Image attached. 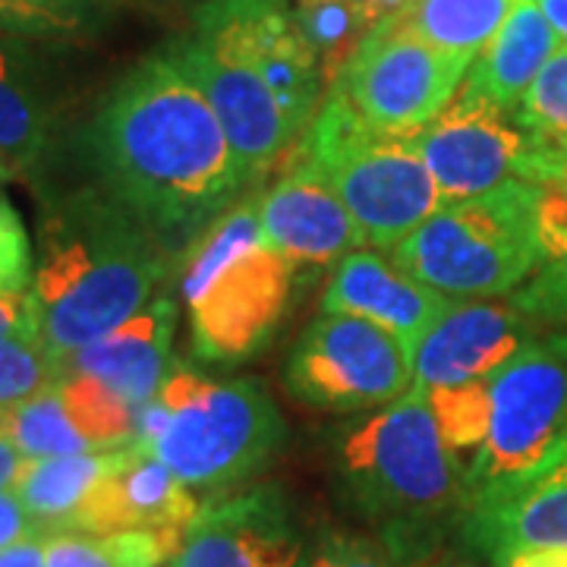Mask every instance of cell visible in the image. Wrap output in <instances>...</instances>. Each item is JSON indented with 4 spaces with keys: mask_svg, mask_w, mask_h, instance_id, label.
Wrapping results in <instances>:
<instances>
[{
    "mask_svg": "<svg viewBox=\"0 0 567 567\" xmlns=\"http://www.w3.org/2000/svg\"><path fill=\"white\" fill-rule=\"evenodd\" d=\"M41 324H44V316H41V303L39 297H35V290L0 297V341L44 338Z\"/></svg>",
    "mask_w": 567,
    "mask_h": 567,
    "instance_id": "8d00e7d4",
    "label": "cell"
},
{
    "mask_svg": "<svg viewBox=\"0 0 567 567\" xmlns=\"http://www.w3.org/2000/svg\"><path fill=\"white\" fill-rule=\"evenodd\" d=\"M391 259L447 300L507 297L546 265L539 186L514 177L476 199L442 205Z\"/></svg>",
    "mask_w": 567,
    "mask_h": 567,
    "instance_id": "5b68a950",
    "label": "cell"
},
{
    "mask_svg": "<svg viewBox=\"0 0 567 567\" xmlns=\"http://www.w3.org/2000/svg\"><path fill=\"white\" fill-rule=\"evenodd\" d=\"M473 61L432 48L401 17L382 20L331 82L372 130L416 140L457 99Z\"/></svg>",
    "mask_w": 567,
    "mask_h": 567,
    "instance_id": "9c48e42d",
    "label": "cell"
},
{
    "mask_svg": "<svg viewBox=\"0 0 567 567\" xmlns=\"http://www.w3.org/2000/svg\"><path fill=\"white\" fill-rule=\"evenodd\" d=\"M413 145L442 193V205L476 199L514 177L524 181L529 158L524 130L464 89Z\"/></svg>",
    "mask_w": 567,
    "mask_h": 567,
    "instance_id": "7c38bea8",
    "label": "cell"
},
{
    "mask_svg": "<svg viewBox=\"0 0 567 567\" xmlns=\"http://www.w3.org/2000/svg\"><path fill=\"white\" fill-rule=\"evenodd\" d=\"M290 10L319 61L324 85L331 89V82L344 73L347 63L360 51L372 25L353 0H297L290 3Z\"/></svg>",
    "mask_w": 567,
    "mask_h": 567,
    "instance_id": "f1b7e54d",
    "label": "cell"
},
{
    "mask_svg": "<svg viewBox=\"0 0 567 567\" xmlns=\"http://www.w3.org/2000/svg\"><path fill=\"white\" fill-rule=\"evenodd\" d=\"M338 470L353 505L372 520L413 527L445 514L464 517V464L447 451L423 388L347 429Z\"/></svg>",
    "mask_w": 567,
    "mask_h": 567,
    "instance_id": "52a82bcc",
    "label": "cell"
},
{
    "mask_svg": "<svg viewBox=\"0 0 567 567\" xmlns=\"http://www.w3.org/2000/svg\"><path fill=\"white\" fill-rule=\"evenodd\" d=\"M17 177V167L13 164L7 162L3 155H0V183H7V181H13Z\"/></svg>",
    "mask_w": 567,
    "mask_h": 567,
    "instance_id": "f6af8a7d",
    "label": "cell"
},
{
    "mask_svg": "<svg viewBox=\"0 0 567 567\" xmlns=\"http://www.w3.org/2000/svg\"><path fill=\"white\" fill-rule=\"evenodd\" d=\"M95 22L92 0H0V32L25 39H76Z\"/></svg>",
    "mask_w": 567,
    "mask_h": 567,
    "instance_id": "4dcf8cb0",
    "label": "cell"
},
{
    "mask_svg": "<svg viewBox=\"0 0 567 567\" xmlns=\"http://www.w3.org/2000/svg\"><path fill=\"white\" fill-rule=\"evenodd\" d=\"M259 227L265 244L300 268L341 262L365 244L360 224L338 193L297 158H290L287 174L259 196Z\"/></svg>",
    "mask_w": 567,
    "mask_h": 567,
    "instance_id": "e0dca14e",
    "label": "cell"
},
{
    "mask_svg": "<svg viewBox=\"0 0 567 567\" xmlns=\"http://www.w3.org/2000/svg\"><path fill=\"white\" fill-rule=\"evenodd\" d=\"M171 268L174 252L102 186L48 203L32 284L44 344L70 357L102 341L152 303Z\"/></svg>",
    "mask_w": 567,
    "mask_h": 567,
    "instance_id": "7a4b0ae2",
    "label": "cell"
},
{
    "mask_svg": "<svg viewBox=\"0 0 567 567\" xmlns=\"http://www.w3.org/2000/svg\"><path fill=\"white\" fill-rule=\"evenodd\" d=\"M0 435L17 447L22 457H63V454L92 451L70 420L58 385L20 404L0 406Z\"/></svg>",
    "mask_w": 567,
    "mask_h": 567,
    "instance_id": "83f0119b",
    "label": "cell"
},
{
    "mask_svg": "<svg viewBox=\"0 0 567 567\" xmlns=\"http://www.w3.org/2000/svg\"><path fill=\"white\" fill-rule=\"evenodd\" d=\"M287 388L324 413L382 410L413 388V350L379 324L322 312L287 360Z\"/></svg>",
    "mask_w": 567,
    "mask_h": 567,
    "instance_id": "30bf717a",
    "label": "cell"
},
{
    "mask_svg": "<svg viewBox=\"0 0 567 567\" xmlns=\"http://www.w3.org/2000/svg\"><path fill=\"white\" fill-rule=\"evenodd\" d=\"M177 331V303L162 293L130 322L104 334L102 341L63 357L66 375H92L111 385L133 406H145L171 375V347Z\"/></svg>",
    "mask_w": 567,
    "mask_h": 567,
    "instance_id": "d6986e66",
    "label": "cell"
},
{
    "mask_svg": "<svg viewBox=\"0 0 567 567\" xmlns=\"http://www.w3.org/2000/svg\"><path fill=\"white\" fill-rule=\"evenodd\" d=\"M447 306V297L406 275L391 256H379L372 249L347 252L322 293V312L365 319L404 338L410 347Z\"/></svg>",
    "mask_w": 567,
    "mask_h": 567,
    "instance_id": "ac0fdd59",
    "label": "cell"
},
{
    "mask_svg": "<svg viewBox=\"0 0 567 567\" xmlns=\"http://www.w3.org/2000/svg\"><path fill=\"white\" fill-rule=\"evenodd\" d=\"M539 237L546 249V262L567 252V164L539 186Z\"/></svg>",
    "mask_w": 567,
    "mask_h": 567,
    "instance_id": "d590c367",
    "label": "cell"
},
{
    "mask_svg": "<svg viewBox=\"0 0 567 567\" xmlns=\"http://www.w3.org/2000/svg\"><path fill=\"white\" fill-rule=\"evenodd\" d=\"M249 61L262 73L268 92L281 107L287 130L300 140L322 102V70L306 44L287 0H212Z\"/></svg>",
    "mask_w": 567,
    "mask_h": 567,
    "instance_id": "9a60e30c",
    "label": "cell"
},
{
    "mask_svg": "<svg viewBox=\"0 0 567 567\" xmlns=\"http://www.w3.org/2000/svg\"><path fill=\"white\" fill-rule=\"evenodd\" d=\"M63 379V357L44 338L0 341V406L29 401Z\"/></svg>",
    "mask_w": 567,
    "mask_h": 567,
    "instance_id": "1f68e13d",
    "label": "cell"
},
{
    "mask_svg": "<svg viewBox=\"0 0 567 567\" xmlns=\"http://www.w3.org/2000/svg\"><path fill=\"white\" fill-rule=\"evenodd\" d=\"M99 186L171 252L186 249L246 189L224 126L171 48L133 63L85 133Z\"/></svg>",
    "mask_w": 567,
    "mask_h": 567,
    "instance_id": "6da1fadb",
    "label": "cell"
},
{
    "mask_svg": "<svg viewBox=\"0 0 567 567\" xmlns=\"http://www.w3.org/2000/svg\"><path fill=\"white\" fill-rule=\"evenodd\" d=\"M177 265L199 360L246 363L275 341L297 297L300 265L262 240L256 196L218 215L183 249Z\"/></svg>",
    "mask_w": 567,
    "mask_h": 567,
    "instance_id": "3957f363",
    "label": "cell"
},
{
    "mask_svg": "<svg viewBox=\"0 0 567 567\" xmlns=\"http://www.w3.org/2000/svg\"><path fill=\"white\" fill-rule=\"evenodd\" d=\"M58 391L70 420L92 451H117L136 442L140 406L130 404L111 385L92 375H66L58 382Z\"/></svg>",
    "mask_w": 567,
    "mask_h": 567,
    "instance_id": "4316f807",
    "label": "cell"
},
{
    "mask_svg": "<svg viewBox=\"0 0 567 567\" xmlns=\"http://www.w3.org/2000/svg\"><path fill=\"white\" fill-rule=\"evenodd\" d=\"M309 567H398L391 548L365 536L324 533L309 551Z\"/></svg>",
    "mask_w": 567,
    "mask_h": 567,
    "instance_id": "e575fe53",
    "label": "cell"
},
{
    "mask_svg": "<svg viewBox=\"0 0 567 567\" xmlns=\"http://www.w3.org/2000/svg\"><path fill=\"white\" fill-rule=\"evenodd\" d=\"M514 3L517 0H413L401 20L432 48L476 61L505 25Z\"/></svg>",
    "mask_w": 567,
    "mask_h": 567,
    "instance_id": "cb8c5ba5",
    "label": "cell"
},
{
    "mask_svg": "<svg viewBox=\"0 0 567 567\" xmlns=\"http://www.w3.org/2000/svg\"><path fill=\"white\" fill-rule=\"evenodd\" d=\"M171 567H309L300 527L278 486L203 505Z\"/></svg>",
    "mask_w": 567,
    "mask_h": 567,
    "instance_id": "4fadbf2b",
    "label": "cell"
},
{
    "mask_svg": "<svg viewBox=\"0 0 567 567\" xmlns=\"http://www.w3.org/2000/svg\"><path fill=\"white\" fill-rule=\"evenodd\" d=\"M183 70L196 80L230 142L246 186L262 181L271 164L293 148L281 107L268 92L262 73L249 61L240 39L212 0L193 17V32L167 44Z\"/></svg>",
    "mask_w": 567,
    "mask_h": 567,
    "instance_id": "8fae6325",
    "label": "cell"
},
{
    "mask_svg": "<svg viewBox=\"0 0 567 567\" xmlns=\"http://www.w3.org/2000/svg\"><path fill=\"white\" fill-rule=\"evenodd\" d=\"M546 344L558 353V357H565L567 360V331H558V334H551V338H546Z\"/></svg>",
    "mask_w": 567,
    "mask_h": 567,
    "instance_id": "ee69618b",
    "label": "cell"
},
{
    "mask_svg": "<svg viewBox=\"0 0 567 567\" xmlns=\"http://www.w3.org/2000/svg\"><path fill=\"white\" fill-rule=\"evenodd\" d=\"M32 536H41L35 517L29 514V507L22 505L13 488H3L0 492V548L32 539Z\"/></svg>",
    "mask_w": 567,
    "mask_h": 567,
    "instance_id": "74e56055",
    "label": "cell"
},
{
    "mask_svg": "<svg viewBox=\"0 0 567 567\" xmlns=\"http://www.w3.org/2000/svg\"><path fill=\"white\" fill-rule=\"evenodd\" d=\"M432 416L439 423V432L445 439L447 451L464 464L483 445L488 429V379L470 382V385H451L425 391Z\"/></svg>",
    "mask_w": 567,
    "mask_h": 567,
    "instance_id": "f546056e",
    "label": "cell"
},
{
    "mask_svg": "<svg viewBox=\"0 0 567 567\" xmlns=\"http://www.w3.org/2000/svg\"><path fill=\"white\" fill-rule=\"evenodd\" d=\"M565 44L555 25L539 10L536 0H517L505 25L492 39L486 51L473 61L466 73V95H476L492 107L517 114L529 85L551 61V54Z\"/></svg>",
    "mask_w": 567,
    "mask_h": 567,
    "instance_id": "44dd1931",
    "label": "cell"
},
{
    "mask_svg": "<svg viewBox=\"0 0 567 567\" xmlns=\"http://www.w3.org/2000/svg\"><path fill=\"white\" fill-rule=\"evenodd\" d=\"M51 142V111L13 54L0 48V155L17 174L35 171Z\"/></svg>",
    "mask_w": 567,
    "mask_h": 567,
    "instance_id": "484cf974",
    "label": "cell"
},
{
    "mask_svg": "<svg viewBox=\"0 0 567 567\" xmlns=\"http://www.w3.org/2000/svg\"><path fill=\"white\" fill-rule=\"evenodd\" d=\"M22 461H25V457H22L20 451L0 435V492H3V488L17 486V476H20Z\"/></svg>",
    "mask_w": 567,
    "mask_h": 567,
    "instance_id": "b9f144b4",
    "label": "cell"
},
{
    "mask_svg": "<svg viewBox=\"0 0 567 567\" xmlns=\"http://www.w3.org/2000/svg\"><path fill=\"white\" fill-rule=\"evenodd\" d=\"M536 328L514 303L451 300L445 312L425 328L413 350V388L470 385L498 372L527 344Z\"/></svg>",
    "mask_w": 567,
    "mask_h": 567,
    "instance_id": "5bb4252c",
    "label": "cell"
},
{
    "mask_svg": "<svg viewBox=\"0 0 567 567\" xmlns=\"http://www.w3.org/2000/svg\"><path fill=\"white\" fill-rule=\"evenodd\" d=\"M293 158L338 193L375 249H394L442 208V193L413 140L372 130L334 89L293 142Z\"/></svg>",
    "mask_w": 567,
    "mask_h": 567,
    "instance_id": "8992f818",
    "label": "cell"
},
{
    "mask_svg": "<svg viewBox=\"0 0 567 567\" xmlns=\"http://www.w3.org/2000/svg\"><path fill=\"white\" fill-rule=\"evenodd\" d=\"M287 439L281 410L252 379H208L174 365L140 410V442L193 492H227L259 476Z\"/></svg>",
    "mask_w": 567,
    "mask_h": 567,
    "instance_id": "277c9868",
    "label": "cell"
},
{
    "mask_svg": "<svg viewBox=\"0 0 567 567\" xmlns=\"http://www.w3.org/2000/svg\"><path fill=\"white\" fill-rule=\"evenodd\" d=\"M203 511L196 492L136 442V454L114 473L82 514L76 533L148 529L183 536Z\"/></svg>",
    "mask_w": 567,
    "mask_h": 567,
    "instance_id": "ffe728a7",
    "label": "cell"
},
{
    "mask_svg": "<svg viewBox=\"0 0 567 567\" xmlns=\"http://www.w3.org/2000/svg\"><path fill=\"white\" fill-rule=\"evenodd\" d=\"M290 3H297V0H290Z\"/></svg>",
    "mask_w": 567,
    "mask_h": 567,
    "instance_id": "7dc6e473",
    "label": "cell"
},
{
    "mask_svg": "<svg viewBox=\"0 0 567 567\" xmlns=\"http://www.w3.org/2000/svg\"><path fill=\"white\" fill-rule=\"evenodd\" d=\"M413 567H476V565H466V561H420V565Z\"/></svg>",
    "mask_w": 567,
    "mask_h": 567,
    "instance_id": "bcb514c9",
    "label": "cell"
},
{
    "mask_svg": "<svg viewBox=\"0 0 567 567\" xmlns=\"http://www.w3.org/2000/svg\"><path fill=\"white\" fill-rule=\"evenodd\" d=\"M536 3H539V10L546 13L548 22L555 25V32L567 44V0H536Z\"/></svg>",
    "mask_w": 567,
    "mask_h": 567,
    "instance_id": "7bdbcfd3",
    "label": "cell"
},
{
    "mask_svg": "<svg viewBox=\"0 0 567 567\" xmlns=\"http://www.w3.org/2000/svg\"><path fill=\"white\" fill-rule=\"evenodd\" d=\"M461 524L495 567L520 548L567 546V439L524 480L473 502Z\"/></svg>",
    "mask_w": 567,
    "mask_h": 567,
    "instance_id": "2e32d148",
    "label": "cell"
},
{
    "mask_svg": "<svg viewBox=\"0 0 567 567\" xmlns=\"http://www.w3.org/2000/svg\"><path fill=\"white\" fill-rule=\"evenodd\" d=\"M502 567H567V546L520 548Z\"/></svg>",
    "mask_w": 567,
    "mask_h": 567,
    "instance_id": "ab89813d",
    "label": "cell"
},
{
    "mask_svg": "<svg viewBox=\"0 0 567 567\" xmlns=\"http://www.w3.org/2000/svg\"><path fill=\"white\" fill-rule=\"evenodd\" d=\"M353 3L363 10V17L369 20V25H379L382 20L401 17L413 0H353Z\"/></svg>",
    "mask_w": 567,
    "mask_h": 567,
    "instance_id": "60d3db41",
    "label": "cell"
},
{
    "mask_svg": "<svg viewBox=\"0 0 567 567\" xmlns=\"http://www.w3.org/2000/svg\"><path fill=\"white\" fill-rule=\"evenodd\" d=\"M567 439V360L533 341L488 375V429L466 464V507L524 480Z\"/></svg>",
    "mask_w": 567,
    "mask_h": 567,
    "instance_id": "ba28073f",
    "label": "cell"
},
{
    "mask_svg": "<svg viewBox=\"0 0 567 567\" xmlns=\"http://www.w3.org/2000/svg\"><path fill=\"white\" fill-rule=\"evenodd\" d=\"M0 567H48L44 561V536H32L13 546L0 548Z\"/></svg>",
    "mask_w": 567,
    "mask_h": 567,
    "instance_id": "f35d334b",
    "label": "cell"
},
{
    "mask_svg": "<svg viewBox=\"0 0 567 567\" xmlns=\"http://www.w3.org/2000/svg\"><path fill=\"white\" fill-rule=\"evenodd\" d=\"M35 284V259L22 215L7 196H0V297L29 293Z\"/></svg>",
    "mask_w": 567,
    "mask_h": 567,
    "instance_id": "d6a6232c",
    "label": "cell"
},
{
    "mask_svg": "<svg viewBox=\"0 0 567 567\" xmlns=\"http://www.w3.org/2000/svg\"><path fill=\"white\" fill-rule=\"evenodd\" d=\"M183 536L121 529V533H54L44 536L48 567H162L174 561Z\"/></svg>",
    "mask_w": 567,
    "mask_h": 567,
    "instance_id": "d4e9b609",
    "label": "cell"
},
{
    "mask_svg": "<svg viewBox=\"0 0 567 567\" xmlns=\"http://www.w3.org/2000/svg\"><path fill=\"white\" fill-rule=\"evenodd\" d=\"M517 126L529 140L524 181L543 186L567 164V44H561L517 107Z\"/></svg>",
    "mask_w": 567,
    "mask_h": 567,
    "instance_id": "603a6c76",
    "label": "cell"
},
{
    "mask_svg": "<svg viewBox=\"0 0 567 567\" xmlns=\"http://www.w3.org/2000/svg\"><path fill=\"white\" fill-rule=\"evenodd\" d=\"M511 303L539 328L567 324V252L543 265L520 290H514Z\"/></svg>",
    "mask_w": 567,
    "mask_h": 567,
    "instance_id": "836d02e7",
    "label": "cell"
},
{
    "mask_svg": "<svg viewBox=\"0 0 567 567\" xmlns=\"http://www.w3.org/2000/svg\"><path fill=\"white\" fill-rule=\"evenodd\" d=\"M136 454V442L117 451H85L63 457H25L13 492L35 517L41 536L76 533L82 514L102 486Z\"/></svg>",
    "mask_w": 567,
    "mask_h": 567,
    "instance_id": "7402d4cb",
    "label": "cell"
}]
</instances>
